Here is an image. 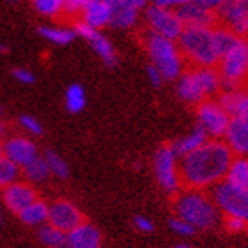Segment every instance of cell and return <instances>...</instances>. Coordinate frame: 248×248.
Masks as SVG:
<instances>
[{"label":"cell","mask_w":248,"mask_h":248,"mask_svg":"<svg viewBox=\"0 0 248 248\" xmlns=\"http://www.w3.org/2000/svg\"><path fill=\"white\" fill-rule=\"evenodd\" d=\"M176 248H190V247H188V245H177Z\"/></svg>","instance_id":"cell-46"},{"label":"cell","mask_w":248,"mask_h":248,"mask_svg":"<svg viewBox=\"0 0 248 248\" xmlns=\"http://www.w3.org/2000/svg\"><path fill=\"white\" fill-rule=\"evenodd\" d=\"M243 41L245 39H241V37H238L236 34H232V32L229 31V29H225V27H215V45H217L218 61H220L225 53L234 50L238 45H241Z\"/></svg>","instance_id":"cell-25"},{"label":"cell","mask_w":248,"mask_h":248,"mask_svg":"<svg viewBox=\"0 0 248 248\" xmlns=\"http://www.w3.org/2000/svg\"><path fill=\"white\" fill-rule=\"evenodd\" d=\"M112 11V21L110 25L117 27V29H129L133 27L139 20V11L129 7V5L123 4L119 0H107Z\"/></svg>","instance_id":"cell-23"},{"label":"cell","mask_w":248,"mask_h":248,"mask_svg":"<svg viewBox=\"0 0 248 248\" xmlns=\"http://www.w3.org/2000/svg\"><path fill=\"white\" fill-rule=\"evenodd\" d=\"M21 174L25 176L27 183H43L50 177V170L43 156H37L36 160H32L29 165L21 169Z\"/></svg>","instance_id":"cell-28"},{"label":"cell","mask_w":248,"mask_h":248,"mask_svg":"<svg viewBox=\"0 0 248 248\" xmlns=\"http://www.w3.org/2000/svg\"><path fill=\"white\" fill-rule=\"evenodd\" d=\"M91 0H64V13L67 16L82 15L83 7L89 4Z\"/></svg>","instance_id":"cell-36"},{"label":"cell","mask_w":248,"mask_h":248,"mask_svg":"<svg viewBox=\"0 0 248 248\" xmlns=\"http://www.w3.org/2000/svg\"><path fill=\"white\" fill-rule=\"evenodd\" d=\"M37 238H39L43 247L46 248H67V234L48 225V223L39 227Z\"/></svg>","instance_id":"cell-26"},{"label":"cell","mask_w":248,"mask_h":248,"mask_svg":"<svg viewBox=\"0 0 248 248\" xmlns=\"http://www.w3.org/2000/svg\"><path fill=\"white\" fill-rule=\"evenodd\" d=\"M218 103L227 112L231 119H248V91L247 89H231L223 91Z\"/></svg>","instance_id":"cell-18"},{"label":"cell","mask_w":248,"mask_h":248,"mask_svg":"<svg viewBox=\"0 0 248 248\" xmlns=\"http://www.w3.org/2000/svg\"><path fill=\"white\" fill-rule=\"evenodd\" d=\"M37 199H39L37 191L27 181H16L15 185L2 190V202H4L5 209L13 215H20L27 206H31Z\"/></svg>","instance_id":"cell-13"},{"label":"cell","mask_w":248,"mask_h":248,"mask_svg":"<svg viewBox=\"0 0 248 248\" xmlns=\"http://www.w3.org/2000/svg\"><path fill=\"white\" fill-rule=\"evenodd\" d=\"M215 206L225 217L241 218L248 222V191L234 188L225 181L218 183L211 191Z\"/></svg>","instance_id":"cell-8"},{"label":"cell","mask_w":248,"mask_h":248,"mask_svg":"<svg viewBox=\"0 0 248 248\" xmlns=\"http://www.w3.org/2000/svg\"><path fill=\"white\" fill-rule=\"evenodd\" d=\"M7 52V46H5L4 43H0V53H5Z\"/></svg>","instance_id":"cell-44"},{"label":"cell","mask_w":248,"mask_h":248,"mask_svg":"<svg viewBox=\"0 0 248 248\" xmlns=\"http://www.w3.org/2000/svg\"><path fill=\"white\" fill-rule=\"evenodd\" d=\"M133 223H135V227L139 229L140 232H153V231H155V223L151 222L147 217H142V215L135 217Z\"/></svg>","instance_id":"cell-39"},{"label":"cell","mask_w":248,"mask_h":248,"mask_svg":"<svg viewBox=\"0 0 248 248\" xmlns=\"http://www.w3.org/2000/svg\"><path fill=\"white\" fill-rule=\"evenodd\" d=\"M94 31H99L103 27L110 25L112 21V11L107 0H91L82 11V20Z\"/></svg>","instance_id":"cell-19"},{"label":"cell","mask_w":248,"mask_h":248,"mask_svg":"<svg viewBox=\"0 0 248 248\" xmlns=\"http://www.w3.org/2000/svg\"><path fill=\"white\" fill-rule=\"evenodd\" d=\"M223 139L232 156H248V119H231Z\"/></svg>","instance_id":"cell-17"},{"label":"cell","mask_w":248,"mask_h":248,"mask_svg":"<svg viewBox=\"0 0 248 248\" xmlns=\"http://www.w3.org/2000/svg\"><path fill=\"white\" fill-rule=\"evenodd\" d=\"M177 15L185 23V27H204V29H215L218 27L217 13L209 9H204L193 2H186L177 9Z\"/></svg>","instance_id":"cell-16"},{"label":"cell","mask_w":248,"mask_h":248,"mask_svg":"<svg viewBox=\"0 0 248 248\" xmlns=\"http://www.w3.org/2000/svg\"><path fill=\"white\" fill-rule=\"evenodd\" d=\"M217 20L241 39L248 37V0H227L217 11Z\"/></svg>","instance_id":"cell-11"},{"label":"cell","mask_w":248,"mask_h":248,"mask_svg":"<svg viewBox=\"0 0 248 248\" xmlns=\"http://www.w3.org/2000/svg\"><path fill=\"white\" fill-rule=\"evenodd\" d=\"M43 158H45V161H46L50 176H55L57 179H67V177H69V167H67V161L64 160L61 155H57L55 151H46Z\"/></svg>","instance_id":"cell-31"},{"label":"cell","mask_w":248,"mask_h":248,"mask_svg":"<svg viewBox=\"0 0 248 248\" xmlns=\"http://www.w3.org/2000/svg\"><path fill=\"white\" fill-rule=\"evenodd\" d=\"M176 218H181L201 231L213 229L220 220V211L213 199L201 190L179 191L174 201Z\"/></svg>","instance_id":"cell-2"},{"label":"cell","mask_w":248,"mask_h":248,"mask_svg":"<svg viewBox=\"0 0 248 248\" xmlns=\"http://www.w3.org/2000/svg\"><path fill=\"white\" fill-rule=\"evenodd\" d=\"M67 248H101V232L93 223L83 222L67 232Z\"/></svg>","instance_id":"cell-20"},{"label":"cell","mask_w":248,"mask_h":248,"mask_svg":"<svg viewBox=\"0 0 248 248\" xmlns=\"http://www.w3.org/2000/svg\"><path fill=\"white\" fill-rule=\"evenodd\" d=\"M145 21H147V27L153 34L170 39V41H177L185 31V23L181 21L177 11L163 9V7H156V5L147 7Z\"/></svg>","instance_id":"cell-9"},{"label":"cell","mask_w":248,"mask_h":248,"mask_svg":"<svg viewBox=\"0 0 248 248\" xmlns=\"http://www.w3.org/2000/svg\"><path fill=\"white\" fill-rule=\"evenodd\" d=\"M223 227L225 231L231 234H239V232H245L248 229V222L241 220V218H232V217H225L223 220Z\"/></svg>","instance_id":"cell-34"},{"label":"cell","mask_w":248,"mask_h":248,"mask_svg":"<svg viewBox=\"0 0 248 248\" xmlns=\"http://www.w3.org/2000/svg\"><path fill=\"white\" fill-rule=\"evenodd\" d=\"M245 43H247V48H248V39H247V41H245Z\"/></svg>","instance_id":"cell-49"},{"label":"cell","mask_w":248,"mask_h":248,"mask_svg":"<svg viewBox=\"0 0 248 248\" xmlns=\"http://www.w3.org/2000/svg\"><path fill=\"white\" fill-rule=\"evenodd\" d=\"M119 2L129 5V7H133V9H137L139 13L142 9H145V5H147V0H119Z\"/></svg>","instance_id":"cell-42"},{"label":"cell","mask_w":248,"mask_h":248,"mask_svg":"<svg viewBox=\"0 0 248 248\" xmlns=\"http://www.w3.org/2000/svg\"><path fill=\"white\" fill-rule=\"evenodd\" d=\"M4 156L9 158L13 163L23 169L25 165H29L32 160H36L39 153H37L36 144L32 142L31 139L27 137H21V135H15V137H9L4 144Z\"/></svg>","instance_id":"cell-15"},{"label":"cell","mask_w":248,"mask_h":248,"mask_svg":"<svg viewBox=\"0 0 248 248\" xmlns=\"http://www.w3.org/2000/svg\"><path fill=\"white\" fill-rule=\"evenodd\" d=\"M20 174H21V169L16 163H13L5 156L0 158V190L15 185L16 181H20Z\"/></svg>","instance_id":"cell-30"},{"label":"cell","mask_w":248,"mask_h":248,"mask_svg":"<svg viewBox=\"0 0 248 248\" xmlns=\"http://www.w3.org/2000/svg\"><path fill=\"white\" fill-rule=\"evenodd\" d=\"M197 121L207 137L213 140L222 139L229 128L231 117L227 112L222 108V105L215 101V99H206L201 105H197Z\"/></svg>","instance_id":"cell-10"},{"label":"cell","mask_w":248,"mask_h":248,"mask_svg":"<svg viewBox=\"0 0 248 248\" xmlns=\"http://www.w3.org/2000/svg\"><path fill=\"white\" fill-rule=\"evenodd\" d=\"M39 34H41L46 41L53 43V45H69V43L77 37L73 29H64V27H39Z\"/></svg>","instance_id":"cell-29"},{"label":"cell","mask_w":248,"mask_h":248,"mask_svg":"<svg viewBox=\"0 0 248 248\" xmlns=\"http://www.w3.org/2000/svg\"><path fill=\"white\" fill-rule=\"evenodd\" d=\"M5 133H7V126H5V124L2 123V121H0V139H2V137H4Z\"/></svg>","instance_id":"cell-43"},{"label":"cell","mask_w":248,"mask_h":248,"mask_svg":"<svg viewBox=\"0 0 248 248\" xmlns=\"http://www.w3.org/2000/svg\"><path fill=\"white\" fill-rule=\"evenodd\" d=\"M2 114H4V110H2V107H0V115H2Z\"/></svg>","instance_id":"cell-47"},{"label":"cell","mask_w":248,"mask_h":248,"mask_svg":"<svg viewBox=\"0 0 248 248\" xmlns=\"http://www.w3.org/2000/svg\"><path fill=\"white\" fill-rule=\"evenodd\" d=\"M13 77L20 83H25V85H32V83L36 82L34 73H32L31 69H27V67H15V69H13Z\"/></svg>","instance_id":"cell-37"},{"label":"cell","mask_w":248,"mask_h":248,"mask_svg":"<svg viewBox=\"0 0 248 248\" xmlns=\"http://www.w3.org/2000/svg\"><path fill=\"white\" fill-rule=\"evenodd\" d=\"M64 103H66L67 112L78 114L85 108L87 105V96H85V89L80 83H71L66 89V96H64Z\"/></svg>","instance_id":"cell-27"},{"label":"cell","mask_w":248,"mask_h":248,"mask_svg":"<svg viewBox=\"0 0 248 248\" xmlns=\"http://www.w3.org/2000/svg\"><path fill=\"white\" fill-rule=\"evenodd\" d=\"M220 87L218 71L213 67H190L177 78V96L190 105H201Z\"/></svg>","instance_id":"cell-5"},{"label":"cell","mask_w":248,"mask_h":248,"mask_svg":"<svg viewBox=\"0 0 248 248\" xmlns=\"http://www.w3.org/2000/svg\"><path fill=\"white\" fill-rule=\"evenodd\" d=\"M16 217L20 218L21 223H25L29 227H41L48 222V204L41 199H37Z\"/></svg>","instance_id":"cell-24"},{"label":"cell","mask_w":248,"mask_h":248,"mask_svg":"<svg viewBox=\"0 0 248 248\" xmlns=\"http://www.w3.org/2000/svg\"><path fill=\"white\" fill-rule=\"evenodd\" d=\"M9 2H20V0H9Z\"/></svg>","instance_id":"cell-48"},{"label":"cell","mask_w":248,"mask_h":248,"mask_svg":"<svg viewBox=\"0 0 248 248\" xmlns=\"http://www.w3.org/2000/svg\"><path fill=\"white\" fill-rule=\"evenodd\" d=\"M179 158L172 151L170 145H163L156 151L153 165H155V176L160 188L165 193H179L183 188L181 176H179Z\"/></svg>","instance_id":"cell-7"},{"label":"cell","mask_w":248,"mask_h":248,"mask_svg":"<svg viewBox=\"0 0 248 248\" xmlns=\"http://www.w3.org/2000/svg\"><path fill=\"white\" fill-rule=\"evenodd\" d=\"M20 126L25 129L27 133L34 135V137H41V135H43L41 123H39L36 117H32V115H21V117H20Z\"/></svg>","instance_id":"cell-33"},{"label":"cell","mask_w":248,"mask_h":248,"mask_svg":"<svg viewBox=\"0 0 248 248\" xmlns=\"http://www.w3.org/2000/svg\"><path fill=\"white\" fill-rule=\"evenodd\" d=\"M207 140H209V137L206 135V131H204L201 126H197V128L191 129L188 135H185L183 139L176 140L170 147H172V151L176 153L177 158H183V156L190 155V153H193L195 149H199L201 145L206 144Z\"/></svg>","instance_id":"cell-21"},{"label":"cell","mask_w":248,"mask_h":248,"mask_svg":"<svg viewBox=\"0 0 248 248\" xmlns=\"http://www.w3.org/2000/svg\"><path fill=\"white\" fill-rule=\"evenodd\" d=\"M144 46L151 59V64L160 71L163 80H177L185 71L183 59L176 41L156 36L151 31L144 34Z\"/></svg>","instance_id":"cell-4"},{"label":"cell","mask_w":248,"mask_h":248,"mask_svg":"<svg viewBox=\"0 0 248 248\" xmlns=\"http://www.w3.org/2000/svg\"><path fill=\"white\" fill-rule=\"evenodd\" d=\"M223 181L234 188L248 191V156H234Z\"/></svg>","instance_id":"cell-22"},{"label":"cell","mask_w":248,"mask_h":248,"mask_svg":"<svg viewBox=\"0 0 248 248\" xmlns=\"http://www.w3.org/2000/svg\"><path fill=\"white\" fill-rule=\"evenodd\" d=\"M177 48L183 59L193 67H213L218 64L217 45H215V29L204 27H185L177 39Z\"/></svg>","instance_id":"cell-3"},{"label":"cell","mask_w":248,"mask_h":248,"mask_svg":"<svg viewBox=\"0 0 248 248\" xmlns=\"http://www.w3.org/2000/svg\"><path fill=\"white\" fill-rule=\"evenodd\" d=\"M151 2H153V5H156V7L177 11L181 5H185L186 2H190V0H151Z\"/></svg>","instance_id":"cell-38"},{"label":"cell","mask_w":248,"mask_h":248,"mask_svg":"<svg viewBox=\"0 0 248 248\" xmlns=\"http://www.w3.org/2000/svg\"><path fill=\"white\" fill-rule=\"evenodd\" d=\"M190 2L201 5V7H204V9H209V11H215V13H217L227 0H190Z\"/></svg>","instance_id":"cell-40"},{"label":"cell","mask_w":248,"mask_h":248,"mask_svg":"<svg viewBox=\"0 0 248 248\" xmlns=\"http://www.w3.org/2000/svg\"><path fill=\"white\" fill-rule=\"evenodd\" d=\"M4 156V145H2V142H0V158Z\"/></svg>","instance_id":"cell-45"},{"label":"cell","mask_w":248,"mask_h":248,"mask_svg":"<svg viewBox=\"0 0 248 248\" xmlns=\"http://www.w3.org/2000/svg\"><path fill=\"white\" fill-rule=\"evenodd\" d=\"M170 229L179 236H193L197 229L193 225H190L188 222L181 220V218H172L170 220Z\"/></svg>","instance_id":"cell-35"},{"label":"cell","mask_w":248,"mask_h":248,"mask_svg":"<svg viewBox=\"0 0 248 248\" xmlns=\"http://www.w3.org/2000/svg\"><path fill=\"white\" fill-rule=\"evenodd\" d=\"M147 77H149V82L153 83V87H160L161 83H163V77L160 75V71L156 69L153 64H147Z\"/></svg>","instance_id":"cell-41"},{"label":"cell","mask_w":248,"mask_h":248,"mask_svg":"<svg viewBox=\"0 0 248 248\" xmlns=\"http://www.w3.org/2000/svg\"><path fill=\"white\" fill-rule=\"evenodd\" d=\"M218 77L225 91L239 89L248 80V48L247 43H241L238 46L225 53L218 61Z\"/></svg>","instance_id":"cell-6"},{"label":"cell","mask_w":248,"mask_h":248,"mask_svg":"<svg viewBox=\"0 0 248 248\" xmlns=\"http://www.w3.org/2000/svg\"><path fill=\"white\" fill-rule=\"evenodd\" d=\"M73 31H75L77 36L83 37V39L93 46V50L98 53L99 57H101V61H103L107 66L114 67L115 64H117V53H115V48L112 46V43H110L101 32L91 29V27L85 25L83 21H77Z\"/></svg>","instance_id":"cell-14"},{"label":"cell","mask_w":248,"mask_h":248,"mask_svg":"<svg viewBox=\"0 0 248 248\" xmlns=\"http://www.w3.org/2000/svg\"><path fill=\"white\" fill-rule=\"evenodd\" d=\"M232 153L222 140H207L193 153L181 158L179 176L186 190L215 188L225 179L227 169L232 161Z\"/></svg>","instance_id":"cell-1"},{"label":"cell","mask_w":248,"mask_h":248,"mask_svg":"<svg viewBox=\"0 0 248 248\" xmlns=\"http://www.w3.org/2000/svg\"><path fill=\"white\" fill-rule=\"evenodd\" d=\"M83 213L78 209L71 201L67 199H57L52 204H48V225L59 229L62 232H71L73 229L82 225Z\"/></svg>","instance_id":"cell-12"},{"label":"cell","mask_w":248,"mask_h":248,"mask_svg":"<svg viewBox=\"0 0 248 248\" xmlns=\"http://www.w3.org/2000/svg\"><path fill=\"white\" fill-rule=\"evenodd\" d=\"M32 7L43 16L55 18L64 13V0H31Z\"/></svg>","instance_id":"cell-32"}]
</instances>
